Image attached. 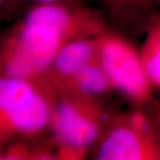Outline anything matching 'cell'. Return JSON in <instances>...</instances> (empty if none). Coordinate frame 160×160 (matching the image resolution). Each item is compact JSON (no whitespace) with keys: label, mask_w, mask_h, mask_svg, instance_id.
<instances>
[{"label":"cell","mask_w":160,"mask_h":160,"mask_svg":"<svg viewBox=\"0 0 160 160\" xmlns=\"http://www.w3.org/2000/svg\"><path fill=\"white\" fill-rule=\"evenodd\" d=\"M65 39L44 24H25L12 38L4 53L6 77L28 78L51 67Z\"/></svg>","instance_id":"cell-1"},{"label":"cell","mask_w":160,"mask_h":160,"mask_svg":"<svg viewBox=\"0 0 160 160\" xmlns=\"http://www.w3.org/2000/svg\"><path fill=\"white\" fill-rule=\"evenodd\" d=\"M2 128L31 134L41 131L50 119L46 101L25 78L5 77L0 80Z\"/></svg>","instance_id":"cell-2"},{"label":"cell","mask_w":160,"mask_h":160,"mask_svg":"<svg viewBox=\"0 0 160 160\" xmlns=\"http://www.w3.org/2000/svg\"><path fill=\"white\" fill-rule=\"evenodd\" d=\"M98 49L101 65L113 86L138 102L151 99L153 86L144 70L142 57L128 43L107 36L99 40Z\"/></svg>","instance_id":"cell-3"},{"label":"cell","mask_w":160,"mask_h":160,"mask_svg":"<svg viewBox=\"0 0 160 160\" xmlns=\"http://www.w3.org/2000/svg\"><path fill=\"white\" fill-rule=\"evenodd\" d=\"M99 160L160 159V128L139 131L127 122L111 129L98 146Z\"/></svg>","instance_id":"cell-4"},{"label":"cell","mask_w":160,"mask_h":160,"mask_svg":"<svg viewBox=\"0 0 160 160\" xmlns=\"http://www.w3.org/2000/svg\"><path fill=\"white\" fill-rule=\"evenodd\" d=\"M53 129L66 149L81 153L97 140L100 128L94 118L75 102L62 101L54 109Z\"/></svg>","instance_id":"cell-5"},{"label":"cell","mask_w":160,"mask_h":160,"mask_svg":"<svg viewBox=\"0 0 160 160\" xmlns=\"http://www.w3.org/2000/svg\"><path fill=\"white\" fill-rule=\"evenodd\" d=\"M89 12L70 7L62 2L38 4L27 13L23 23L44 24L58 31L66 40L69 36L75 35L77 29H80L82 20L89 18Z\"/></svg>","instance_id":"cell-6"},{"label":"cell","mask_w":160,"mask_h":160,"mask_svg":"<svg viewBox=\"0 0 160 160\" xmlns=\"http://www.w3.org/2000/svg\"><path fill=\"white\" fill-rule=\"evenodd\" d=\"M94 52L95 46L90 40H74L60 48L51 66L59 76L72 78L83 66L92 62Z\"/></svg>","instance_id":"cell-7"},{"label":"cell","mask_w":160,"mask_h":160,"mask_svg":"<svg viewBox=\"0 0 160 160\" xmlns=\"http://www.w3.org/2000/svg\"><path fill=\"white\" fill-rule=\"evenodd\" d=\"M76 87L83 93L97 95L106 92L113 86L109 76L102 65L90 62L83 66L72 77Z\"/></svg>","instance_id":"cell-8"},{"label":"cell","mask_w":160,"mask_h":160,"mask_svg":"<svg viewBox=\"0 0 160 160\" xmlns=\"http://www.w3.org/2000/svg\"><path fill=\"white\" fill-rule=\"evenodd\" d=\"M104 2H107L110 4V6H113L117 8H125V7H140L134 0H103Z\"/></svg>","instance_id":"cell-9"},{"label":"cell","mask_w":160,"mask_h":160,"mask_svg":"<svg viewBox=\"0 0 160 160\" xmlns=\"http://www.w3.org/2000/svg\"><path fill=\"white\" fill-rule=\"evenodd\" d=\"M149 112L154 118L158 126L160 128V102H152L149 106Z\"/></svg>","instance_id":"cell-10"},{"label":"cell","mask_w":160,"mask_h":160,"mask_svg":"<svg viewBox=\"0 0 160 160\" xmlns=\"http://www.w3.org/2000/svg\"><path fill=\"white\" fill-rule=\"evenodd\" d=\"M139 6H141L143 9H149L150 7L157 4L158 0H134Z\"/></svg>","instance_id":"cell-11"},{"label":"cell","mask_w":160,"mask_h":160,"mask_svg":"<svg viewBox=\"0 0 160 160\" xmlns=\"http://www.w3.org/2000/svg\"><path fill=\"white\" fill-rule=\"evenodd\" d=\"M37 4H49V3H56V2H63L65 0H30Z\"/></svg>","instance_id":"cell-12"},{"label":"cell","mask_w":160,"mask_h":160,"mask_svg":"<svg viewBox=\"0 0 160 160\" xmlns=\"http://www.w3.org/2000/svg\"><path fill=\"white\" fill-rule=\"evenodd\" d=\"M12 0H0V4H1V6H5L7 4V3H10Z\"/></svg>","instance_id":"cell-13"},{"label":"cell","mask_w":160,"mask_h":160,"mask_svg":"<svg viewBox=\"0 0 160 160\" xmlns=\"http://www.w3.org/2000/svg\"><path fill=\"white\" fill-rule=\"evenodd\" d=\"M154 15H155V17L157 18V20L158 21V22L160 23V12H155Z\"/></svg>","instance_id":"cell-14"},{"label":"cell","mask_w":160,"mask_h":160,"mask_svg":"<svg viewBox=\"0 0 160 160\" xmlns=\"http://www.w3.org/2000/svg\"><path fill=\"white\" fill-rule=\"evenodd\" d=\"M157 4H158V5H160V0H158V2H157Z\"/></svg>","instance_id":"cell-15"}]
</instances>
